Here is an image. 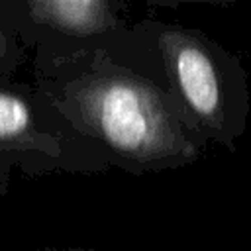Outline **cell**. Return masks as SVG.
Here are the masks:
<instances>
[{
  "label": "cell",
  "mask_w": 251,
  "mask_h": 251,
  "mask_svg": "<svg viewBox=\"0 0 251 251\" xmlns=\"http://www.w3.org/2000/svg\"><path fill=\"white\" fill-rule=\"evenodd\" d=\"M104 171V163L67 127L33 82L0 78V194L14 173L45 176Z\"/></svg>",
  "instance_id": "obj_3"
},
{
  "label": "cell",
  "mask_w": 251,
  "mask_h": 251,
  "mask_svg": "<svg viewBox=\"0 0 251 251\" xmlns=\"http://www.w3.org/2000/svg\"><path fill=\"white\" fill-rule=\"evenodd\" d=\"M114 53L151 73L206 145L237 151L251 96L247 71L235 53L200 29L153 18L131 22Z\"/></svg>",
  "instance_id": "obj_2"
},
{
  "label": "cell",
  "mask_w": 251,
  "mask_h": 251,
  "mask_svg": "<svg viewBox=\"0 0 251 251\" xmlns=\"http://www.w3.org/2000/svg\"><path fill=\"white\" fill-rule=\"evenodd\" d=\"M149 8H180L186 4H227L235 0H141Z\"/></svg>",
  "instance_id": "obj_6"
},
{
  "label": "cell",
  "mask_w": 251,
  "mask_h": 251,
  "mask_svg": "<svg viewBox=\"0 0 251 251\" xmlns=\"http://www.w3.org/2000/svg\"><path fill=\"white\" fill-rule=\"evenodd\" d=\"M25 57H27V51L0 24V78L14 76L18 69L24 65Z\"/></svg>",
  "instance_id": "obj_5"
},
{
  "label": "cell",
  "mask_w": 251,
  "mask_h": 251,
  "mask_svg": "<svg viewBox=\"0 0 251 251\" xmlns=\"http://www.w3.org/2000/svg\"><path fill=\"white\" fill-rule=\"evenodd\" d=\"M43 251H102V249H92V247H49Z\"/></svg>",
  "instance_id": "obj_7"
},
{
  "label": "cell",
  "mask_w": 251,
  "mask_h": 251,
  "mask_svg": "<svg viewBox=\"0 0 251 251\" xmlns=\"http://www.w3.org/2000/svg\"><path fill=\"white\" fill-rule=\"evenodd\" d=\"M0 24L31 61L118 51L131 25L126 0H0Z\"/></svg>",
  "instance_id": "obj_4"
},
{
  "label": "cell",
  "mask_w": 251,
  "mask_h": 251,
  "mask_svg": "<svg viewBox=\"0 0 251 251\" xmlns=\"http://www.w3.org/2000/svg\"><path fill=\"white\" fill-rule=\"evenodd\" d=\"M31 82L106 169L133 176L163 173L192 165L208 147L165 86L114 51L31 61Z\"/></svg>",
  "instance_id": "obj_1"
}]
</instances>
